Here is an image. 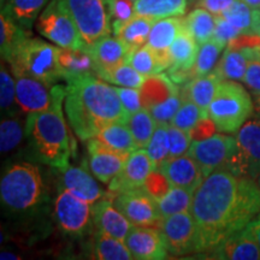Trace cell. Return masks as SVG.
<instances>
[{
    "label": "cell",
    "instance_id": "1",
    "mask_svg": "<svg viewBox=\"0 0 260 260\" xmlns=\"http://www.w3.org/2000/svg\"><path fill=\"white\" fill-rule=\"evenodd\" d=\"M189 211L198 229L199 253H207L258 216V182L228 169L214 171L195 190Z\"/></svg>",
    "mask_w": 260,
    "mask_h": 260
},
{
    "label": "cell",
    "instance_id": "2",
    "mask_svg": "<svg viewBox=\"0 0 260 260\" xmlns=\"http://www.w3.org/2000/svg\"><path fill=\"white\" fill-rule=\"evenodd\" d=\"M65 87V115L74 133L82 141H88L112 123L128 119L116 87L96 75L71 79Z\"/></svg>",
    "mask_w": 260,
    "mask_h": 260
},
{
    "label": "cell",
    "instance_id": "3",
    "mask_svg": "<svg viewBox=\"0 0 260 260\" xmlns=\"http://www.w3.org/2000/svg\"><path fill=\"white\" fill-rule=\"evenodd\" d=\"M25 138L29 152L35 160L57 170L70 165L73 149L69 129L63 116V105L28 115Z\"/></svg>",
    "mask_w": 260,
    "mask_h": 260
},
{
    "label": "cell",
    "instance_id": "4",
    "mask_svg": "<svg viewBox=\"0 0 260 260\" xmlns=\"http://www.w3.org/2000/svg\"><path fill=\"white\" fill-rule=\"evenodd\" d=\"M0 200L6 212L17 217L32 216L45 207L47 188L39 167L29 161H16L3 172Z\"/></svg>",
    "mask_w": 260,
    "mask_h": 260
},
{
    "label": "cell",
    "instance_id": "5",
    "mask_svg": "<svg viewBox=\"0 0 260 260\" xmlns=\"http://www.w3.org/2000/svg\"><path fill=\"white\" fill-rule=\"evenodd\" d=\"M254 113L253 100L237 81L223 80L209 107V117L217 130L224 134H235Z\"/></svg>",
    "mask_w": 260,
    "mask_h": 260
},
{
    "label": "cell",
    "instance_id": "6",
    "mask_svg": "<svg viewBox=\"0 0 260 260\" xmlns=\"http://www.w3.org/2000/svg\"><path fill=\"white\" fill-rule=\"evenodd\" d=\"M58 46L41 39L29 38L16 50L8 64L15 77L29 76L54 84L64 80L58 61Z\"/></svg>",
    "mask_w": 260,
    "mask_h": 260
},
{
    "label": "cell",
    "instance_id": "7",
    "mask_svg": "<svg viewBox=\"0 0 260 260\" xmlns=\"http://www.w3.org/2000/svg\"><path fill=\"white\" fill-rule=\"evenodd\" d=\"M79 28L86 48L111 34L107 0H60Z\"/></svg>",
    "mask_w": 260,
    "mask_h": 260
},
{
    "label": "cell",
    "instance_id": "8",
    "mask_svg": "<svg viewBox=\"0 0 260 260\" xmlns=\"http://www.w3.org/2000/svg\"><path fill=\"white\" fill-rule=\"evenodd\" d=\"M35 27L39 34L63 48H86L74 18L60 0H51L42 10Z\"/></svg>",
    "mask_w": 260,
    "mask_h": 260
},
{
    "label": "cell",
    "instance_id": "9",
    "mask_svg": "<svg viewBox=\"0 0 260 260\" xmlns=\"http://www.w3.org/2000/svg\"><path fill=\"white\" fill-rule=\"evenodd\" d=\"M53 218L65 235L80 237L94 232L92 204L60 189L53 203Z\"/></svg>",
    "mask_w": 260,
    "mask_h": 260
},
{
    "label": "cell",
    "instance_id": "10",
    "mask_svg": "<svg viewBox=\"0 0 260 260\" xmlns=\"http://www.w3.org/2000/svg\"><path fill=\"white\" fill-rule=\"evenodd\" d=\"M16 95L21 113L42 112L57 105H63L67 87L59 83H47L29 76L16 77Z\"/></svg>",
    "mask_w": 260,
    "mask_h": 260
},
{
    "label": "cell",
    "instance_id": "11",
    "mask_svg": "<svg viewBox=\"0 0 260 260\" xmlns=\"http://www.w3.org/2000/svg\"><path fill=\"white\" fill-rule=\"evenodd\" d=\"M236 138L230 134H214L211 138L193 141L188 154L199 164L204 178L220 169H232L236 154Z\"/></svg>",
    "mask_w": 260,
    "mask_h": 260
},
{
    "label": "cell",
    "instance_id": "12",
    "mask_svg": "<svg viewBox=\"0 0 260 260\" xmlns=\"http://www.w3.org/2000/svg\"><path fill=\"white\" fill-rule=\"evenodd\" d=\"M236 154L230 171L258 180L260 176V118L248 119L236 133Z\"/></svg>",
    "mask_w": 260,
    "mask_h": 260
},
{
    "label": "cell",
    "instance_id": "13",
    "mask_svg": "<svg viewBox=\"0 0 260 260\" xmlns=\"http://www.w3.org/2000/svg\"><path fill=\"white\" fill-rule=\"evenodd\" d=\"M112 201L133 225L154 226L160 229L164 218L159 211L157 200L144 188L115 194Z\"/></svg>",
    "mask_w": 260,
    "mask_h": 260
},
{
    "label": "cell",
    "instance_id": "14",
    "mask_svg": "<svg viewBox=\"0 0 260 260\" xmlns=\"http://www.w3.org/2000/svg\"><path fill=\"white\" fill-rule=\"evenodd\" d=\"M160 230L168 252L171 255H188L199 253L198 229L190 211H184L164 218Z\"/></svg>",
    "mask_w": 260,
    "mask_h": 260
},
{
    "label": "cell",
    "instance_id": "15",
    "mask_svg": "<svg viewBox=\"0 0 260 260\" xmlns=\"http://www.w3.org/2000/svg\"><path fill=\"white\" fill-rule=\"evenodd\" d=\"M199 47V44L184 25L170 48V67L168 69L169 77L178 86H184L191 80V69Z\"/></svg>",
    "mask_w": 260,
    "mask_h": 260
},
{
    "label": "cell",
    "instance_id": "16",
    "mask_svg": "<svg viewBox=\"0 0 260 260\" xmlns=\"http://www.w3.org/2000/svg\"><path fill=\"white\" fill-rule=\"evenodd\" d=\"M153 170V161L149 158L146 149H136L126 159L122 170L109 183L110 193L115 195L142 188L149 174Z\"/></svg>",
    "mask_w": 260,
    "mask_h": 260
},
{
    "label": "cell",
    "instance_id": "17",
    "mask_svg": "<svg viewBox=\"0 0 260 260\" xmlns=\"http://www.w3.org/2000/svg\"><path fill=\"white\" fill-rule=\"evenodd\" d=\"M124 242L136 260H161L169 253L159 228L133 225Z\"/></svg>",
    "mask_w": 260,
    "mask_h": 260
},
{
    "label": "cell",
    "instance_id": "18",
    "mask_svg": "<svg viewBox=\"0 0 260 260\" xmlns=\"http://www.w3.org/2000/svg\"><path fill=\"white\" fill-rule=\"evenodd\" d=\"M89 170L98 180L109 184L124 167L128 154L112 151L102 144L96 138L87 141Z\"/></svg>",
    "mask_w": 260,
    "mask_h": 260
},
{
    "label": "cell",
    "instance_id": "19",
    "mask_svg": "<svg viewBox=\"0 0 260 260\" xmlns=\"http://www.w3.org/2000/svg\"><path fill=\"white\" fill-rule=\"evenodd\" d=\"M207 258L220 260H260V247L248 225L226 237L206 253Z\"/></svg>",
    "mask_w": 260,
    "mask_h": 260
},
{
    "label": "cell",
    "instance_id": "20",
    "mask_svg": "<svg viewBox=\"0 0 260 260\" xmlns=\"http://www.w3.org/2000/svg\"><path fill=\"white\" fill-rule=\"evenodd\" d=\"M58 171H60V189L69 190L70 193L92 205L100 199L109 197V194L105 193L96 182V177L90 175L88 169L68 165L67 168Z\"/></svg>",
    "mask_w": 260,
    "mask_h": 260
},
{
    "label": "cell",
    "instance_id": "21",
    "mask_svg": "<svg viewBox=\"0 0 260 260\" xmlns=\"http://www.w3.org/2000/svg\"><path fill=\"white\" fill-rule=\"evenodd\" d=\"M94 232H100L106 235L116 237L124 241L132 230L133 224L116 207L113 201L104 198L92 205Z\"/></svg>",
    "mask_w": 260,
    "mask_h": 260
},
{
    "label": "cell",
    "instance_id": "22",
    "mask_svg": "<svg viewBox=\"0 0 260 260\" xmlns=\"http://www.w3.org/2000/svg\"><path fill=\"white\" fill-rule=\"evenodd\" d=\"M184 27L183 17H169L155 21L146 45L149 46L165 70L170 67V48Z\"/></svg>",
    "mask_w": 260,
    "mask_h": 260
},
{
    "label": "cell",
    "instance_id": "23",
    "mask_svg": "<svg viewBox=\"0 0 260 260\" xmlns=\"http://www.w3.org/2000/svg\"><path fill=\"white\" fill-rule=\"evenodd\" d=\"M159 170L168 177L172 187L187 188L195 191L204 181L199 164L188 153L180 157L168 158Z\"/></svg>",
    "mask_w": 260,
    "mask_h": 260
},
{
    "label": "cell",
    "instance_id": "24",
    "mask_svg": "<svg viewBox=\"0 0 260 260\" xmlns=\"http://www.w3.org/2000/svg\"><path fill=\"white\" fill-rule=\"evenodd\" d=\"M87 50L92 54L96 73L118 67L125 63L126 57H128V50L125 45L118 38L111 37V35H107L94 42Z\"/></svg>",
    "mask_w": 260,
    "mask_h": 260
},
{
    "label": "cell",
    "instance_id": "25",
    "mask_svg": "<svg viewBox=\"0 0 260 260\" xmlns=\"http://www.w3.org/2000/svg\"><path fill=\"white\" fill-rule=\"evenodd\" d=\"M58 61L65 82L76 77L95 75L96 68L87 48H63L58 51Z\"/></svg>",
    "mask_w": 260,
    "mask_h": 260
},
{
    "label": "cell",
    "instance_id": "26",
    "mask_svg": "<svg viewBox=\"0 0 260 260\" xmlns=\"http://www.w3.org/2000/svg\"><path fill=\"white\" fill-rule=\"evenodd\" d=\"M222 81L219 75L213 70L212 73L204 76L194 77L189 82L182 86L181 89L191 102L200 107L205 115L209 116L210 104Z\"/></svg>",
    "mask_w": 260,
    "mask_h": 260
},
{
    "label": "cell",
    "instance_id": "27",
    "mask_svg": "<svg viewBox=\"0 0 260 260\" xmlns=\"http://www.w3.org/2000/svg\"><path fill=\"white\" fill-rule=\"evenodd\" d=\"M189 0H136L134 2L135 15L162 19L169 17H183L187 12Z\"/></svg>",
    "mask_w": 260,
    "mask_h": 260
},
{
    "label": "cell",
    "instance_id": "28",
    "mask_svg": "<svg viewBox=\"0 0 260 260\" xmlns=\"http://www.w3.org/2000/svg\"><path fill=\"white\" fill-rule=\"evenodd\" d=\"M154 23L155 19L145 17V16L134 15L113 35L125 45L129 56L135 50L146 45L149 32H151V29Z\"/></svg>",
    "mask_w": 260,
    "mask_h": 260
},
{
    "label": "cell",
    "instance_id": "29",
    "mask_svg": "<svg viewBox=\"0 0 260 260\" xmlns=\"http://www.w3.org/2000/svg\"><path fill=\"white\" fill-rule=\"evenodd\" d=\"M31 38V32L29 29L22 27L8 15L2 12L0 15V53L2 60L8 63L16 50Z\"/></svg>",
    "mask_w": 260,
    "mask_h": 260
},
{
    "label": "cell",
    "instance_id": "30",
    "mask_svg": "<svg viewBox=\"0 0 260 260\" xmlns=\"http://www.w3.org/2000/svg\"><path fill=\"white\" fill-rule=\"evenodd\" d=\"M94 138H96L106 147L122 154L130 155L139 149L134 136L125 122L112 123L100 130Z\"/></svg>",
    "mask_w": 260,
    "mask_h": 260
},
{
    "label": "cell",
    "instance_id": "31",
    "mask_svg": "<svg viewBox=\"0 0 260 260\" xmlns=\"http://www.w3.org/2000/svg\"><path fill=\"white\" fill-rule=\"evenodd\" d=\"M142 105L145 109L157 105L167 100L172 94L180 92L178 84L172 81L167 74H155L146 77L144 86L141 87Z\"/></svg>",
    "mask_w": 260,
    "mask_h": 260
},
{
    "label": "cell",
    "instance_id": "32",
    "mask_svg": "<svg viewBox=\"0 0 260 260\" xmlns=\"http://www.w3.org/2000/svg\"><path fill=\"white\" fill-rule=\"evenodd\" d=\"M248 60L249 58L246 48L228 46L222 58L214 68V71L219 75L222 80L240 82V81H243V77H245Z\"/></svg>",
    "mask_w": 260,
    "mask_h": 260
},
{
    "label": "cell",
    "instance_id": "33",
    "mask_svg": "<svg viewBox=\"0 0 260 260\" xmlns=\"http://www.w3.org/2000/svg\"><path fill=\"white\" fill-rule=\"evenodd\" d=\"M50 2L51 0H8L2 6V12L30 30L42 10Z\"/></svg>",
    "mask_w": 260,
    "mask_h": 260
},
{
    "label": "cell",
    "instance_id": "34",
    "mask_svg": "<svg viewBox=\"0 0 260 260\" xmlns=\"http://www.w3.org/2000/svg\"><path fill=\"white\" fill-rule=\"evenodd\" d=\"M92 258L98 260H132L125 242L100 232H94Z\"/></svg>",
    "mask_w": 260,
    "mask_h": 260
},
{
    "label": "cell",
    "instance_id": "35",
    "mask_svg": "<svg viewBox=\"0 0 260 260\" xmlns=\"http://www.w3.org/2000/svg\"><path fill=\"white\" fill-rule=\"evenodd\" d=\"M184 25L200 46L212 39L216 27V16L203 8H197L184 17Z\"/></svg>",
    "mask_w": 260,
    "mask_h": 260
},
{
    "label": "cell",
    "instance_id": "36",
    "mask_svg": "<svg viewBox=\"0 0 260 260\" xmlns=\"http://www.w3.org/2000/svg\"><path fill=\"white\" fill-rule=\"evenodd\" d=\"M125 123L129 126L133 136H134L138 148L145 149L147 147L148 142L151 141L154 130L158 125L151 112L145 107H142L134 115H130Z\"/></svg>",
    "mask_w": 260,
    "mask_h": 260
},
{
    "label": "cell",
    "instance_id": "37",
    "mask_svg": "<svg viewBox=\"0 0 260 260\" xmlns=\"http://www.w3.org/2000/svg\"><path fill=\"white\" fill-rule=\"evenodd\" d=\"M96 76L107 83L116 84L119 87H129V88H141L144 86L146 77L145 75L136 71L132 65L123 63L118 67L109 70L98 71Z\"/></svg>",
    "mask_w": 260,
    "mask_h": 260
},
{
    "label": "cell",
    "instance_id": "38",
    "mask_svg": "<svg viewBox=\"0 0 260 260\" xmlns=\"http://www.w3.org/2000/svg\"><path fill=\"white\" fill-rule=\"evenodd\" d=\"M195 191L181 187H171L168 194L160 200H158V207L162 218L176 214L184 211H189L193 203Z\"/></svg>",
    "mask_w": 260,
    "mask_h": 260
},
{
    "label": "cell",
    "instance_id": "39",
    "mask_svg": "<svg viewBox=\"0 0 260 260\" xmlns=\"http://www.w3.org/2000/svg\"><path fill=\"white\" fill-rule=\"evenodd\" d=\"M25 136V123L23 124L17 116H5L0 124V151L8 154L21 145Z\"/></svg>",
    "mask_w": 260,
    "mask_h": 260
},
{
    "label": "cell",
    "instance_id": "40",
    "mask_svg": "<svg viewBox=\"0 0 260 260\" xmlns=\"http://www.w3.org/2000/svg\"><path fill=\"white\" fill-rule=\"evenodd\" d=\"M256 11L258 9H253L242 0H237L220 16L240 29L243 34H254Z\"/></svg>",
    "mask_w": 260,
    "mask_h": 260
},
{
    "label": "cell",
    "instance_id": "41",
    "mask_svg": "<svg viewBox=\"0 0 260 260\" xmlns=\"http://www.w3.org/2000/svg\"><path fill=\"white\" fill-rule=\"evenodd\" d=\"M223 50H225V48L220 46L218 42L212 40V39L200 45L195 64L191 69V80L194 77L204 76V75L212 73Z\"/></svg>",
    "mask_w": 260,
    "mask_h": 260
},
{
    "label": "cell",
    "instance_id": "42",
    "mask_svg": "<svg viewBox=\"0 0 260 260\" xmlns=\"http://www.w3.org/2000/svg\"><path fill=\"white\" fill-rule=\"evenodd\" d=\"M0 106H2L3 115L5 113V116H17L21 112L16 95V77L14 79L10 74L4 60L0 69Z\"/></svg>",
    "mask_w": 260,
    "mask_h": 260
},
{
    "label": "cell",
    "instance_id": "43",
    "mask_svg": "<svg viewBox=\"0 0 260 260\" xmlns=\"http://www.w3.org/2000/svg\"><path fill=\"white\" fill-rule=\"evenodd\" d=\"M125 63L132 65L136 71L145 75V76L160 74L165 70L160 64V61L158 60L154 52L147 45H144V46L135 50L133 53H130L126 57Z\"/></svg>",
    "mask_w": 260,
    "mask_h": 260
},
{
    "label": "cell",
    "instance_id": "44",
    "mask_svg": "<svg viewBox=\"0 0 260 260\" xmlns=\"http://www.w3.org/2000/svg\"><path fill=\"white\" fill-rule=\"evenodd\" d=\"M154 165V170H159L161 164L169 157V139L167 124H158L151 141L145 148Z\"/></svg>",
    "mask_w": 260,
    "mask_h": 260
},
{
    "label": "cell",
    "instance_id": "45",
    "mask_svg": "<svg viewBox=\"0 0 260 260\" xmlns=\"http://www.w3.org/2000/svg\"><path fill=\"white\" fill-rule=\"evenodd\" d=\"M182 92V89H181ZM182 95H183V103L176 115H175L174 119H172L171 124H174L177 128L182 130H186V132L189 133L190 129L197 124V122L199 121L200 118H204V117H209L201 111V109L197 104H194L191 100L188 98L186 94L182 92Z\"/></svg>",
    "mask_w": 260,
    "mask_h": 260
},
{
    "label": "cell",
    "instance_id": "46",
    "mask_svg": "<svg viewBox=\"0 0 260 260\" xmlns=\"http://www.w3.org/2000/svg\"><path fill=\"white\" fill-rule=\"evenodd\" d=\"M246 48L248 54V65L242 82L255 99L260 98V46H249Z\"/></svg>",
    "mask_w": 260,
    "mask_h": 260
},
{
    "label": "cell",
    "instance_id": "47",
    "mask_svg": "<svg viewBox=\"0 0 260 260\" xmlns=\"http://www.w3.org/2000/svg\"><path fill=\"white\" fill-rule=\"evenodd\" d=\"M182 103H183V95L182 92L172 94L171 96H169L167 100L157 104V105L149 107L147 109L151 115L153 116L154 121L157 122V124H171L172 119H174L175 115H176L178 109H180Z\"/></svg>",
    "mask_w": 260,
    "mask_h": 260
},
{
    "label": "cell",
    "instance_id": "48",
    "mask_svg": "<svg viewBox=\"0 0 260 260\" xmlns=\"http://www.w3.org/2000/svg\"><path fill=\"white\" fill-rule=\"evenodd\" d=\"M109 5L110 17L112 23V32L115 34L133 16L134 12V2L133 0H107Z\"/></svg>",
    "mask_w": 260,
    "mask_h": 260
},
{
    "label": "cell",
    "instance_id": "49",
    "mask_svg": "<svg viewBox=\"0 0 260 260\" xmlns=\"http://www.w3.org/2000/svg\"><path fill=\"white\" fill-rule=\"evenodd\" d=\"M168 139H169V157H180V155L187 154L189 151L191 140L190 134L186 130H182L174 124L167 125Z\"/></svg>",
    "mask_w": 260,
    "mask_h": 260
},
{
    "label": "cell",
    "instance_id": "50",
    "mask_svg": "<svg viewBox=\"0 0 260 260\" xmlns=\"http://www.w3.org/2000/svg\"><path fill=\"white\" fill-rule=\"evenodd\" d=\"M243 32L237 29L235 25H233L229 21H226L223 16H216V27L212 40L218 42L220 46L226 48L228 45H230L234 40H236L240 35Z\"/></svg>",
    "mask_w": 260,
    "mask_h": 260
},
{
    "label": "cell",
    "instance_id": "51",
    "mask_svg": "<svg viewBox=\"0 0 260 260\" xmlns=\"http://www.w3.org/2000/svg\"><path fill=\"white\" fill-rule=\"evenodd\" d=\"M171 183L160 170H153L144 184V189L155 200H160L171 189Z\"/></svg>",
    "mask_w": 260,
    "mask_h": 260
},
{
    "label": "cell",
    "instance_id": "52",
    "mask_svg": "<svg viewBox=\"0 0 260 260\" xmlns=\"http://www.w3.org/2000/svg\"><path fill=\"white\" fill-rule=\"evenodd\" d=\"M116 90L128 116L134 115V113L140 111L144 107V105H142L141 89L117 86Z\"/></svg>",
    "mask_w": 260,
    "mask_h": 260
},
{
    "label": "cell",
    "instance_id": "53",
    "mask_svg": "<svg viewBox=\"0 0 260 260\" xmlns=\"http://www.w3.org/2000/svg\"><path fill=\"white\" fill-rule=\"evenodd\" d=\"M216 130L217 126L212 119L210 117H204V118H200L197 122V124L190 129L189 134L193 141H199V140L211 138L216 134Z\"/></svg>",
    "mask_w": 260,
    "mask_h": 260
},
{
    "label": "cell",
    "instance_id": "54",
    "mask_svg": "<svg viewBox=\"0 0 260 260\" xmlns=\"http://www.w3.org/2000/svg\"><path fill=\"white\" fill-rule=\"evenodd\" d=\"M237 0H197V8H203L214 16L222 15Z\"/></svg>",
    "mask_w": 260,
    "mask_h": 260
},
{
    "label": "cell",
    "instance_id": "55",
    "mask_svg": "<svg viewBox=\"0 0 260 260\" xmlns=\"http://www.w3.org/2000/svg\"><path fill=\"white\" fill-rule=\"evenodd\" d=\"M248 228L251 229L253 236H254V239L256 240V242H258V245L260 247V212L258 216L248 224Z\"/></svg>",
    "mask_w": 260,
    "mask_h": 260
},
{
    "label": "cell",
    "instance_id": "56",
    "mask_svg": "<svg viewBox=\"0 0 260 260\" xmlns=\"http://www.w3.org/2000/svg\"><path fill=\"white\" fill-rule=\"evenodd\" d=\"M254 34L260 37V9L256 11V19H255V25H254Z\"/></svg>",
    "mask_w": 260,
    "mask_h": 260
},
{
    "label": "cell",
    "instance_id": "57",
    "mask_svg": "<svg viewBox=\"0 0 260 260\" xmlns=\"http://www.w3.org/2000/svg\"><path fill=\"white\" fill-rule=\"evenodd\" d=\"M242 2H245L253 9H260V0H242Z\"/></svg>",
    "mask_w": 260,
    "mask_h": 260
},
{
    "label": "cell",
    "instance_id": "58",
    "mask_svg": "<svg viewBox=\"0 0 260 260\" xmlns=\"http://www.w3.org/2000/svg\"><path fill=\"white\" fill-rule=\"evenodd\" d=\"M2 259H18V256H16L14 253H2Z\"/></svg>",
    "mask_w": 260,
    "mask_h": 260
},
{
    "label": "cell",
    "instance_id": "59",
    "mask_svg": "<svg viewBox=\"0 0 260 260\" xmlns=\"http://www.w3.org/2000/svg\"><path fill=\"white\" fill-rule=\"evenodd\" d=\"M255 107H256V115H258V117L260 118V98H258V99H255Z\"/></svg>",
    "mask_w": 260,
    "mask_h": 260
},
{
    "label": "cell",
    "instance_id": "60",
    "mask_svg": "<svg viewBox=\"0 0 260 260\" xmlns=\"http://www.w3.org/2000/svg\"><path fill=\"white\" fill-rule=\"evenodd\" d=\"M0 2H2V6H3V5H4V4H5V3H6V2H8V0H0Z\"/></svg>",
    "mask_w": 260,
    "mask_h": 260
},
{
    "label": "cell",
    "instance_id": "61",
    "mask_svg": "<svg viewBox=\"0 0 260 260\" xmlns=\"http://www.w3.org/2000/svg\"><path fill=\"white\" fill-rule=\"evenodd\" d=\"M256 182H258V184H259V188H260V176L258 177V180H256Z\"/></svg>",
    "mask_w": 260,
    "mask_h": 260
},
{
    "label": "cell",
    "instance_id": "62",
    "mask_svg": "<svg viewBox=\"0 0 260 260\" xmlns=\"http://www.w3.org/2000/svg\"><path fill=\"white\" fill-rule=\"evenodd\" d=\"M133 2H136V0H133Z\"/></svg>",
    "mask_w": 260,
    "mask_h": 260
}]
</instances>
